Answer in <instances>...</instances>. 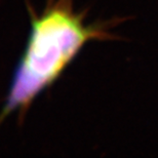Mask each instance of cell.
Segmentation results:
<instances>
[{
	"label": "cell",
	"instance_id": "cell-1",
	"mask_svg": "<svg viewBox=\"0 0 158 158\" xmlns=\"http://www.w3.org/2000/svg\"><path fill=\"white\" fill-rule=\"evenodd\" d=\"M28 9L29 38L0 111V125L14 113L23 118L36 98L58 80L85 44L114 39L110 30L123 21L86 23L85 11L75 10L73 0H48L40 14L30 5Z\"/></svg>",
	"mask_w": 158,
	"mask_h": 158
}]
</instances>
